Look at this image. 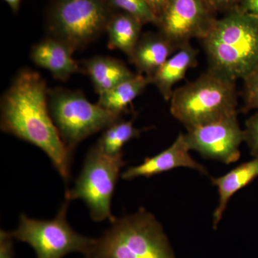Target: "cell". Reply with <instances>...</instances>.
<instances>
[{"mask_svg": "<svg viewBox=\"0 0 258 258\" xmlns=\"http://www.w3.org/2000/svg\"><path fill=\"white\" fill-rule=\"evenodd\" d=\"M41 76L20 70L1 101V129L38 147L50 158L64 182L71 176V154L56 128Z\"/></svg>", "mask_w": 258, "mask_h": 258, "instance_id": "1", "label": "cell"}, {"mask_svg": "<svg viewBox=\"0 0 258 258\" xmlns=\"http://www.w3.org/2000/svg\"><path fill=\"white\" fill-rule=\"evenodd\" d=\"M201 41L210 68L233 81L258 66V19L238 8L215 20Z\"/></svg>", "mask_w": 258, "mask_h": 258, "instance_id": "2", "label": "cell"}, {"mask_svg": "<svg viewBox=\"0 0 258 258\" xmlns=\"http://www.w3.org/2000/svg\"><path fill=\"white\" fill-rule=\"evenodd\" d=\"M85 258H176L162 226L143 208L116 219Z\"/></svg>", "mask_w": 258, "mask_h": 258, "instance_id": "3", "label": "cell"}, {"mask_svg": "<svg viewBox=\"0 0 258 258\" xmlns=\"http://www.w3.org/2000/svg\"><path fill=\"white\" fill-rule=\"evenodd\" d=\"M170 103L171 114L187 131L217 121L237 114L235 81L210 68L176 88Z\"/></svg>", "mask_w": 258, "mask_h": 258, "instance_id": "4", "label": "cell"}, {"mask_svg": "<svg viewBox=\"0 0 258 258\" xmlns=\"http://www.w3.org/2000/svg\"><path fill=\"white\" fill-rule=\"evenodd\" d=\"M47 98L51 117L71 153L84 139L106 129L121 116L91 103L81 91L55 88L48 90Z\"/></svg>", "mask_w": 258, "mask_h": 258, "instance_id": "5", "label": "cell"}, {"mask_svg": "<svg viewBox=\"0 0 258 258\" xmlns=\"http://www.w3.org/2000/svg\"><path fill=\"white\" fill-rule=\"evenodd\" d=\"M125 165L123 153L115 157L103 154L96 145L89 151L74 188L66 200H82L96 222L116 220L111 212V200L120 170Z\"/></svg>", "mask_w": 258, "mask_h": 258, "instance_id": "6", "label": "cell"}, {"mask_svg": "<svg viewBox=\"0 0 258 258\" xmlns=\"http://www.w3.org/2000/svg\"><path fill=\"white\" fill-rule=\"evenodd\" d=\"M69 202L64 201L52 220H35L22 214L18 227L10 232L12 237L31 246L37 258H63L71 252L86 254L94 239L80 235L69 225Z\"/></svg>", "mask_w": 258, "mask_h": 258, "instance_id": "7", "label": "cell"}, {"mask_svg": "<svg viewBox=\"0 0 258 258\" xmlns=\"http://www.w3.org/2000/svg\"><path fill=\"white\" fill-rule=\"evenodd\" d=\"M110 18L102 0H60L51 17V37L76 51L91 43L106 30Z\"/></svg>", "mask_w": 258, "mask_h": 258, "instance_id": "8", "label": "cell"}, {"mask_svg": "<svg viewBox=\"0 0 258 258\" xmlns=\"http://www.w3.org/2000/svg\"><path fill=\"white\" fill-rule=\"evenodd\" d=\"M185 134L190 149L200 153L206 159L226 164L240 159V147L244 137L237 114L200 125L187 131Z\"/></svg>", "mask_w": 258, "mask_h": 258, "instance_id": "9", "label": "cell"}, {"mask_svg": "<svg viewBox=\"0 0 258 258\" xmlns=\"http://www.w3.org/2000/svg\"><path fill=\"white\" fill-rule=\"evenodd\" d=\"M205 0H169L159 20L161 35L176 50L192 38L203 40L215 20Z\"/></svg>", "mask_w": 258, "mask_h": 258, "instance_id": "10", "label": "cell"}, {"mask_svg": "<svg viewBox=\"0 0 258 258\" xmlns=\"http://www.w3.org/2000/svg\"><path fill=\"white\" fill-rule=\"evenodd\" d=\"M190 151L186 134H179L171 147L154 157L146 158L143 163L138 166L129 167L122 173L121 178L132 180L139 177H151L179 167L189 168L204 175H209L206 168L191 157Z\"/></svg>", "mask_w": 258, "mask_h": 258, "instance_id": "11", "label": "cell"}, {"mask_svg": "<svg viewBox=\"0 0 258 258\" xmlns=\"http://www.w3.org/2000/svg\"><path fill=\"white\" fill-rule=\"evenodd\" d=\"M74 52L63 42L49 37L32 47L30 57L34 63L48 71L54 79L66 81L81 71L79 64L73 58Z\"/></svg>", "mask_w": 258, "mask_h": 258, "instance_id": "12", "label": "cell"}, {"mask_svg": "<svg viewBox=\"0 0 258 258\" xmlns=\"http://www.w3.org/2000/svg\"><path fill=\"white\" fill-rule=\"evenodd\" d=\"M198 52L190 42L185 44L179 51L169 57L150 79L166 101H170L173 86L182 80L190 69L198 64Z\"/></svg>", "mask_w": 258, "mask_h": 258, "instance_id": "13", "label": "cell"}, {"mask_svg": "<svg viewBox=\"0 0 258 258\" xmlns=\"http://www.w3.org/2000/svg\"><path fill=\"white\" fill-rule=\"evenodd\" d=\"M175 50L176 47L161 34H147L140 37L128 59L138 74L150 78Z\"/></svg>", "mask_w": 258, "mask_h": 258, "instance_id": "14", "label": "cell"}, {"mask_svg": "<svg viewBox=\"0 0 258 258\" xmlns=\"http://www.w3.org/2000/svg\"><path fill=\"white\" fill-rule=\"evenodd\" d=\"M258 176V158L243 163L225 175L212 178V183L217 187L219 203L213 213V227L216 229L223 217L231 198L239 190L249 184Z\"/></svg>", "mask_w": 258, "mask_h": 258, "instance_id": "15", "label": "cell"}, {"mask_svg": "<svg viewBox=\"0 0 258 258\" xmlns=\"http://www.w3.org/2000/svg\"><path fill=\"white\" fill-rule=\"evenodd\" d=\"M83 69L98 95L107 92L134 75L122 61L106 56L88 59L83 62Z\"/></svg>", "mask_w": 258, "mask_h": 258, "instance_id": "16", "label": "cell"}, {"mask_svg": "<svg viewBox=\"0 0 258 258\" xmlns=\"http://www.w3.org/2000/svg\"><path fill=\"white\" fill-rule=\"evenodd\" d=\"M149 84L151 81L148 76L134 74L107 92L99 95L98 103L108 111L121 115L126 111L128 105Z\"/></svg>", "mask_w": 258, "mask_h": 258, "instance_id": "17", "label": "cell"}, {"mask_svg": "<svg viewBox=\"0 0 258 258\" xmlns=\"http://www.w3.org/2000/svg\"><path fill=\"white\" fill-rule=\"evenodd\" d=\"M142 25L138 20L125 13L111 17L106 28L108 47L118 49L128 57L140 39Z\"/></svg>", "mask_w": 258, "mask_h": 258, "instance_id": "18", "label": "cell"}, {"mask_svg": "<svg viewBox=\"0 0 258 258\" xmlns=\"http://www.w3.org/2000/svg\"><path fill=\"white\" fill-rule=\"evenodd\" d=\"M141 130L134 125V120H118L105 129L96 146L101 152L109 157L123 154L125 144L140 136Z\"/></svg>", "mask_w": 258, "mask_h": 258, "instance_id": "19", "label": "cell"}, {"mask_svg": "<svg viewBox=\"0 0 258 258\" xmlns=\"http://www.w3.org/2000/svg\"><path fill=\"white\" fill-rule=\"evenodd\" d=\"M113 7L123 10L143 24L159 23L146 0H109Z\"/></svg>", "mask_w": 258, "mask_h": 258, "instance_id": "20", "label": "cell"}, {"mask_svg": "<svg viewBox=\"0 0 258 258\" xmlns=\"http://www.w3.org/2000/svg\"><path fill=\"white\" fill-rule=\"evenodd\" d=\"M242 80L244 81L242 111L258 110V66Z\"/></svg>", "mask_w": 258, "mask_h": 258, "instance_id": "21", "label": "cell"}, {"mask_svg": "<svg viewBox=\"0 0 258 258\" xmlns=\"http://www.w3.org/2000/svg\"><path fill=\"white\" fill-rule=\"evenodd\" d=\"M244 142L248 146L250 154L258 158V113L251 115L245 123Z\"/></svg>", "mask_w": 258, "mask_h": 258, "instance_id": "22", "label": "cell"}, {"mask_svg": "<svg viewBox=\"0 0 258 258\" xmlns=\"http://www.w3.org/2000/svg\"><path fill=\"white\" fill-rule=\"evenodd\" d=\"M14 257L13 237L7 231H0V258Z\"/></svg>", "mask_w": 258, "mask_h": 258, "instance_id": "23", "label": "cell"}, {"mask_svg": "<svg viewBox=\"0 0 258 258\" xmlns=\"http://www.w3.org/2000/svg\"><path fill=\"white\" fill-rule=\"evenodd\" d=\"M237 8L258 19V0H239Z\"/></svg>", "mask_w": 258, "mask_h": 258, "instance_id": "24", "label": "cell"}, {"mask_svg": "<svg viewBox=\"0 0 258 258\" xmlns=\"http://www.w3.org/2000/svg\"><path fill=\"white\" fill-rule=\"evenodd\" d=\"M146 1L154 14L157 17L158 21H159L169 0H146Z\"/></svg>", "mask_w": 258, "mask_h": 258, "instance_id": "25", "label": "cell"}, {"mask_svg": "<svg viewBox=\"0 0 258 258\" xmlns=\"http://www.w3.org/2000/svg\"><path fill=\"white\" fill-rule=\"evenodd\" d=\"M207 4L212 9H223L230 8L235 3H238L239 0H205Z\"/></svg>", "mask_w": 258, "mask_h": 258, "instance_id": "26", "label": "cell"}, {"mask_svg": "<svg viewBox=\"0 0 258 258\" xmlns=\"http://www.w3.org/2000/svg\"><path fill=\"white\" fill-rule=\"evenodd\" d=\"M14 12L18 11L21 0H4Z\"/></svg>", "mask_w": 258, "mask_h": 258, "instance_id": "27", "label": "cell"}]
</instances>
